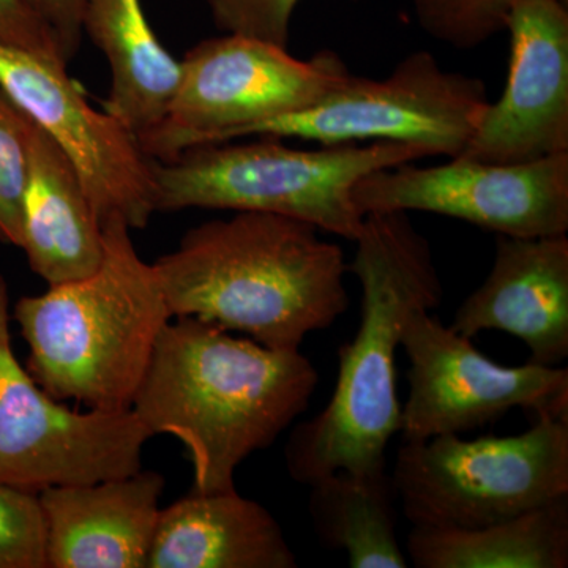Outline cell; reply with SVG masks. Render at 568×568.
<instances>
[{
    "mask_svg": "<svg viewBox=\"0 0 568 568\" xmlns=\"http://www.w3.org/2000/svg\"><path fill=\"white\" fill-rule=\"evenodd\" d=\"M320 375L301 349H272L220 325L179 316L156 342L132 410L149 435L181 440L193 489L235 488L246 458L305 413Z\"/></svg>",
    "mask_w": 568,
    "mask_h": 568,
    "instance_id": "6da1fadb",
    "label": "cell"
},
{
    "mask_svg": "<svg viewBox=\"0 0 568 568\" xmlns=\"http://www.w3.org/2000/svg\"><path fill=\"white\" fill-rule=\"evenodd\" d=\"M347 272L362 290L357 334L339 349L334 394L320 414L295 425L284 448L293 480L310 485L338 470L387 467L402 426L395 361L410 317L443 302L428 241L405 212L368 213Z\"/></svg>",
    "mask_w": 568,
    "mask_h": 568,
    "instance_id": "7a4b0ae2",
    "label": "cell"
},
{
    "mask_svg": "<svg viewBox=\"0 0 568 568\" xmlns=\"http://www.w3.org/2000/svg\"><path fill=\"white\" fill-rule=\"evenodd\" d=\"M320 233L291 216L235 212L193 227L153 265L173 317L301 349L349 308L345 253Z\"/></svg>",
    "mask_w": 568,
    "mask_h": 568,
    "instance_id": "3957f363",
    "label": "cell"
},
{
    "mask_svg": "<svg viewBox=\"0 0 568 568\" xmlns=\"http://www.w3.org/2000/svg\"><path fill=\"white\" fill-rule=\"evenodd\" d=\"M97 271L26 295L13 320L29 347L26 368L59 402L92 410H132L156 342L173 320L155 265L119 216L102 224Z\"/></svg>",
    "mask_w": 568,
    "mask_h": 568,
    "instance_id": "277c9868",
    "label": "cell"
},
{
    "mask_svg": "<svg viewBox=\"0 0 568 568\" xmlns=\"http://www.w3.org/2000/svg\"><path fill=\"white\" fill-rule=\"evenodd\" d=\"M432 156L406 142L324 145L304 151L280 138L215 142L153 162L156 212L185 209L291 216L323 233L355 241L365 215L353 190L365 175Z\"/></svg>",
    "mask_w": 568,
    "mask_h": 568,
    "instance_id": "5b68a950",
    "label": "cell"
},
{
    "mask_svg": "<svg viewBox=\"0 0 568 568\" xmlns=\"http://www.w3.org/2000/svg\"><path fill=\"white\" fill-rule=\"evenodd\" d=\"M392 478L416 528L495 525L568 496V417H537L519 435L403 443Z\"/></svg>",
    "mask_w": 568,
    "mask_h": 568,
    "instance_id": "8992f818",
    "label": "cell"
},
{
    "mask_svg": "<svg viewBox=\"0 0 568 568\" xmlns=\"http://www.w3.org/2000/svg\"><path fill=\"white\" fill-rule=\"evenodd\" d=\"M181 62V82L162 121L138 138L153 162L241 140L257 123L320 102L353 74L334 51L301 61L287 48L242 33L201 41Z\"/></svg>",
    "mask_w": 568,
    "mask_h": 568,
    "instance_id": "52a82bcc",
    "label": "cell"
},
{
    "mask_svg": "<svg viewBox=\"0 0 568 568\" xmlns=\"http://www.w3.org/2000/svg\"><path fill=\"white\" fill-rule=\"evenodd\" d=\"M487 85L440 67L428 51L407 54L383 80L349 78L312 106L257 123L244 138L323 145L406 142L432 156L462 155L488 106Z\"/></svg>",
    "mask_w": 568,
    "mask_h": 568,
    "instance_id": "ba28073f",
    "label": "cell"
},
{
    "mask_svg": "<svg viewBox=\"0 0 568 568\" xmlns=\"http://www.w3.org/2000/svg\"><path fill=\"white\" fill-rule=\"evenodd\" d=\"M10 320L0 274V481L40 493L141 470L152 436L133 410H77L52 398L14 355Z\"/></svg>",
    "mask_w": 568,
    "mask_h": 568,
    "instance_id": "9c48e42d",
    "label": "cell"
},
{
    "mask_svg": "<svg viewBox=\"0 0 568 568\" xmlns=\"http://www.w3.org/2000/svg\"><path fill=\"white\" fill-rule=\"evenodd\" d=\"M402 347L409 361L403 443L462 435L515 407L536 418L568 417L566 366L496 364L432 312L410 317Z\"/></svg>",
    "mask_w": 568,
    "mask_h": 568,
    "instance_id": "30bf717a",
    "label": "cell"
},
{
    "mask_svg": "<svg viewBox=\"0 0 568 568\" xmlns=\"http://www.w3.org/2000/svg\"><path fill=\"white\" fill-rule=\"evenodd\" d=\"M362 215L428 212L508 237H551L568 231V152L523 163L467 156L420 168L413 163L365 175L353 190Z\"/></svg>",
    "mask_w": 568,
    "mask_h": 568,
    "instance_id": "8fae6325",
    "label": "cell"
},
{
    "mask_svg": "<svg viewBox=\"0 0 568 568\" xmlns=\"http://www.w3.org/2000/svg\"><path fill=\"white\" fill-rule=\"evenodd\" d=\"M0 91L77 166L100 223L144 230L156 212L153 160L106 111L89 104L67 63L0 43Z\"/></svg>",
    "mask_w": 568,
    "mask_h": 568,
    "instance_id": "7c38bea8",
    "label": "cell"
},
{
    "mask_svg": "<svg viewBox=\"0 0 568 568\" xmlns=\"http://www.w3.org/2000/svg\"><path fill=\"white\" fill-rule=\"evenodd\" d=\"M506 89L488 103L462 155L523 163L568 152L566 0H523L508 14Z\"/></svg>",
    "mask_w": 568,
    "mask_h": 568,
    "instance_id": "4fadbf2b",
    "label": "cell"
},
{
    "mask_svg": "<svg viewBox=\"0 0 568 568\" xmlns=\"http://www.w3.org/2000/svg\"><path fill=\"white\" fill-rule=\"evenodd\" d=\"M474 338L500 331L529 347V362L559 366L568 357V237L497 235L485 282L467 295L452 321Z\"/></svg>",
    "mask_w": 568,
    "mask_h": 568,
    "instance_id": "5bb4252c",
    "label": "cell"
},
{
    "mask_svg": "<svg viewBox=\"0 0 568 568\" xmlns=\"http://www.w3.org/2000/svg\"><path fill=\"white\" fill-rule=\"evenodd\" d=\"M164 477L155 470L39 493L47 568H145Z\"/></svg>",
    "mask_w": 568,
    "mask_h": 568,
    "instance_id": "9a60e30c",
    "label": "cell"
},
{
    "mask_svg": "<svg viewBox=\"0 0 568 568\" xmlns=\"http://www.w3.org/2000/svg\"><path fill=\"white\" fill-rule=\"evenodd\" d=\"M274 515L237 489L189 495L162 508L145 568H295Z\"/></svg>",
    "mask_w": 568,
    "mask_h": 568,
    "instance_id": "2e32d148",
    "label": "cell"
},
{
    "mask_svg": "<svg viewBox=\"0 0 568 568\" xmlns=\"http://www.w3.org/2000/svg\"><path fill=\"white\" fill-rule=\"evenodd\" d=\"M20 248L48 286L91 275L104 250L102 223L77 166L32 121Z\"/></svg>",
    "mask_w": 568,
    "mask_h": 568,
    "instance_id": "e0dca14e",
    "label": "cell"
},
{
    "mask_svg": "<svg viewBox=\"0 0 568 568\" xmlns=\"http://www.w3.org/2000/svg\"><path fill=\"white\" fill-rule=\"evenodd\" d=\"M81 28L110 63L103 111L138 140L162 121L181 82L182 62L153 32L141 0H81Z\"/></svg>",
    "mask_w": 568,
    "mask_h": 568,
    "instance_id": "ac0fdd59",
    "label": "cell"
},
{
    "mask_svg": "<svg viewBox=\"0 0 568 568\" xmlns=\"http://www.w3.org/2000/svg\"><path fill=\"white\" fill-rule=\"evenodd\" d=\"M405 551L416 568H567L568 496L476 529L413 526Z\"/></svg>",
    "mask_w": 568,
    "mask_h": 568,
    "instance_id": "d6986e66",
    "label": "cell"
},
{
    "mask_svg": "<svg viewBox=\"0 0 568 568\" xmlns=\"http://www.w3.org/2000/svg\"><path fill=\"white\" fill-rule=\"evenodd\" d=\"M394 478L383 469L338 470L310 485L308 514L320 544L353 568H406L396 536Z\"/></svg>",
    "mask_w": 568,
    "mask_h": 568,
    "instance_id": "ffe728a7",
    "label": "cell"
},
{
    "mask_svg": "<svg viewBox=\"0 0 568 568\" xmlns=\"http://www.w3.org/2000/svg\"><path fill=\"white\" fill-rule=\"evenodd\" d=\"M523 0H414L422 31L457 48L473 50L506 31L508 14Z\"/></svg>",
    "mask_w": 568,
    "mask_h": 568,
    "instance_id": "44dd1931",
    "label": "cell"
},
{
    "mask_svg": "<svg viewBox=\"0 0 568 568\" xmlns=\"http://www.w3.org/2000/svg\"><path fill=\"white\" fill-rule=\"evenodd\" d=\"M28 115L0 91V242L21 244V205L29 171Z\"/></svg>",
    "mask_w": 568,
    "mask_h": 568,
    "instance_id": "7402d4cb",
    "label": "cell"
},
{
    "mask_svg": "<svg viewBox=\"0 0 568 568\" xmlns=\"http://www.w3.org/2000/svg\"><path fill=\"white\" fill-rule=\"evenodd\" d=\"M0 568H47V521L39 493L2 481Z\"/></svg>",
    "mask_w": 568,
    "mask_h": 568,
    "instance_id": "603a6c76",
    "label": "cell"
},
{
    "mask_svg": "<svg viewBox=\"0 0 568 568\" xmlns=\"http://www.w3.org/2000/svg\"><path fill=\"white\" fill-rule=\"evenodd\" d=\"M301 0H205L224 33H242L287 48L291 20Z\"/></svg>",
    "mask_w": 568,
    "mask_h": 568,
    "instance_id": "cb8c5ba5",
    "label": "cell"
},
{
    "mask_svg": "<svg viewBox=\"0 0 568 568\" xmlns=\"http://www.w3.org/2000/svg\"><path fill=\"white\" fill-rule=\"evenodd\" d=\"M0 43L69 63L50 26L26 0H0Z\"/></svg>",
    "mask_w": 568,
    "mask_h": 568,
    "instance_id": "d4e9b609",
    "label": "cell"
},
{
    "mask_svg": "<svg viewBox=\"0 0 568 568\" xmlns=\"http://www.w3.org/2000/svg\"><path fill=\"white\" fill-rule=\"evenodd\" d=\"M50 26L63 59L67 62L77 55L81 47V0H26Z\"/></svg>",
    "mask_w": 568,
    "mask_h": 568,
    "instance_id": "484cf974",
    "label": "cell"
}]
</instances>
